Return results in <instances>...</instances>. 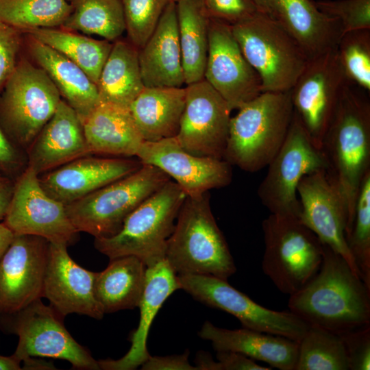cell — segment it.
Here are the masks:
<instances>
[{"instance_id":"6da1fadb","label":"cell","mask_w":370,"mask_h":370,"mask_svg":"<svg viewBox=\"0 0 370 370\" xmlns=\"http://www.w3.org/2000/svg\"><path fill=\"white\" fill-rule=\"evenodd\" d=\"M288 306L308 325L340 334L370 325V287L341 255L323 244L318 272L290 295Z\"/></svg>"},{"instance_id":"7a4b0ae2","label":"cell","mask_w":370,"mask_h":370,"mask_svg":"<svg viewBox=\"0 0 370 370\" xmlns=\"http://www.w3.org/2000/svg\"><path fill=\"white\" fill-rule=\"evenodd\" d=\"M321 151L326 161L325 172L346 206L347 237L359 188L370 171V103L351 83L342 90Z\"/></svg>"},{"instance_id":"3957f363","label":"cell","mask_w":370,"mask_h":370,"mask_svg":"<svg viewBox=\"0 0 370 370\" xmlns=\"http://www.w3.org/2000/svg\"><path fill=\"white\" fill-rule=\"evenodd\" d=\"M209 192L186 196L166 241L165 259L178 275H210L227 280L236 267L212 212Z\"/></svg>"},{"instance_id":"277c9868","label":"cell","mask_w":370,"mask_h":370,"mask_svg":"<svg viewBox=\"0 0 370 370\" xmlns=\"http://www.w3.org/2000/svg\"><path fill=\"white\" fill-rule=\"evenodd\" d=\"M293 112L291 90L261 92L231 117L223 159L247 172L267 166L286 137Z\"/></svg>"},{"instance_id":"5b68a950","label":"cell","mask_w":370,"mask_h":370,"mask_svg":"<svg viewBox=\"0 0 370 370\" xmlns=\"http://www.w3.org/2000/svg\"><path fill=\"white\" fill-rule=\"evenodd\" d=\"M186 197L170 180L130 214L119 232L95 238V247L110 259L135 256L147 267L165 258L166 241Z\"/></svg>"},{"instance_id":"8992f818","label":"cell","mask_w":370,"mask_h":370,"mask_svg":"<svg viewBox=\"0 0 370 370\" xmlns=\"http://www.w3.org/2000/svg\"><path fill=\"white\" fill-rule=\"evenodd\" d=\"M231 28L244 56L260 77L262 92L291 90L308 59L282 25L258 12Z\"/></svg>"},{"instance_id":"52a82bcc","label":"cell","mask_w":370,"mask_h":370,"mask_svg":"<svg viewBox=\"0 0 370 370\" xmlns=\"http://www.w3.org/2000/svg\"><path fill=\"white\" fill-rule=\"evenodd\" d=\"M262 229V271L280 292L291 295L318 272L323 243L296 216L270 213Z\"/></svg>"},{"instance_id":"ba28073f","label":"cell","mask_w":370,"mask_h":370,"mask_svg":"<svg viewBox=\"0 0 370 370\" xmlns=\"http://www.w3.org/2000/svg\"><path fill=\"white\" fill-rule=\"evenodd\" d=\"M170 180L158 167L142 164L134 173L65 205L66 213L78 232L110 237L133 210Z\"/></svg>"},{"instance_id":"9c48e42d","label":"cell","mask_w":370,"mask_h":370,"mask_svg":"<svg viewBox=\"0 0 370 370\" xmlns=\"http://www.w3.org/2000/svg\"><path fill=\"white\" fill-rule=\"evenodd\" d=\"M61 99L46 72L21 58L0 92V125L16 146L27 151Z\"/></svg>"},{"instance_id":"30bf717a","label":"cell","mask_w":370,"mask_h":370,"mask_svg":"<svg viewBox=\"0 0 370 370\" xmlns=\"http://www.w3.org/2000/svg\"><path fill=\"white\" fill-rule=\"evenodd\" d=\"M61 317L41 299L10 313H0V329L18 336L12 354L21 363L32 357L64 360L73 369H101L90 352L71 335Z\"/></svg>"},{"instance_id":"8fae6325","label":"cell","mask_w":370,"mask_h":370,"mask_svg":"<svg viewBox=\"0 0 370 370\" xmlns=\"http://www.w3.org/2000/svg\"><path fill=\"white\" fill-rule=\"evenodd\" d=\"M267 167L258 188L262 204L270 213L299 217L298 184L310 173L326 170L327 164L322 151L314 145L294 112L286 137Z\"/></svg>"},{"instance_id":"7c38bea8","label":"cell","mask_w":370,"mask_h":370,"mask_svg":"<svg viewBox=\"0 0 370 370\" xmlns=\"http://www.w3.org/2000/svg\"><path fill=\"white\" fill-rule=\"evenodd\" d=\"M178 280L181 289L195 300L234 316L243 328L297 342L309 328L291 311H276L259 305L232 286L227 280L210 275L196 274L180 275Z\"/></svg>"},{"instance_id":"4fadbf2b","label":"cell","mask_w":370,"mask_h":370,"mask_svg":"<svg viewBox=\"0 0 370 370\" xmlns=\"http://www.w3.org/2000/svg\"><path fill=\"white\" fill-rule=\"evenodd\" d=\"M349 83L336 47L308 60L291 90L294 113L319 149L342 90Z\"/></svg>"},{"instance_id":"5bb4252c","label":"cell","mask_w":370,"mask_h":370,"mask_svg":"<svg viewBox=\"0 0 370 370\" xmlns=\"http://www.w3.org/2000/svg\"><path fill=\"white\" fill-rule=\"evenodd\" d=\"M3 222L14 234L38 236L50 243L68 246L79 233L68 217L65 205L45 191L38 174L29 166L14 182Z\"/></svg>"},{"instance_id":"9a60e30c","label":"cell","mask_w":370,"mask_h":370,"mask_svg":"<svg viewBox=\"0 0 370 370\" xmlns=\"http://www.w3.org/2000/svg\"><path fill=\"white\" fill-rule=\"evenodd\" d=\"M185 90L177 140L194 155L223 159L232 110L205 79L186 85Z\"/></svg>"},{"instance_id":"2e32d148","label":"cell","mask_w":370,"mask_h":370,"mask_svg":"<svg viewBox=\"0 0 370 370\" xmlns=\"http://www.w3.org/2000/svg\"><path fill=\"white\" fill-rule=\"evenodd\" d=\"M208 40L204 79L232 111L238 110L262 92L260 77L244 56L230 24L210 18Z\"/></svg>"},{"instance_id":"e0dca14e","label":"cell","mask_w":370,"mask_h":370,"mask_svg":"<svg viewBox=\"0 0 370 370\" xmlns=\"http://www.w3.org/2000/svg\"><path fill=\"white\" fill-rule=\"evenodd\" d=\"M136 157L173 179L186 196L225 187L232 180V165L226 160L190 153L175 137L144 141Z\"/></svg>"},{"instance_id":"ac0fdd59","label":"cell","mask_w":370,"mask_h":370,"mask_svg":"<svg viewBox=\"0 0 370 370\" xmlns=\"http://www.w3.org/2000/svg\"><path fill=\"white\" fill-rule=\"evenodd\" d=\"M49 245L38 236L14 234L0 259V313L42 297Z\"/></svg>"},{"instance_id":"d6986e66","label":"cell","mask_w":370,"mask_h":370,"mask_svg":"<svg viewBox=\"0 0 370 370\" xmlns=\"http://www.w3.org/2000/svg\"><path fill=\"white\" fill-rule=\"evenodd\" d=\"M297 193L300 204V221L323 244L341 255L360 278L346 241V206L325 170L304 176L298 184Z\"/></svg>"},{"instance_id":"ffe728a7","label":"cell","mask_w":370,"mask_h":370,"mask_svg":"<svg viewBox=\"0 0 370 370\" xmlns=\"http://www.w3.org/2000/svg\"><path fill=\"white\" fill-rule=\"evenodd\" d=\"M67 247L49 242L42 297L63 318L75 313L101 319L104 312L94 289L96 273L75 262Z\"/></svg>"},{"instance_id":"44dd1931","label":"cell","mask_w":370,"mask_h":370,"mask_svg":"<svg viewBox=\"0 0 370 370\" xmlns=\"http://www.w3.org/2000/svg\"><path fill=\"white\" fill-rule=\"evenodd\" d=\"M141 166L138 158L86 156L39 175V181L49 196L67 205L134 173Z\"/></svg>"},{"instance_id":"7402d4cb","label":"cell","mask_w":370,"mask_h":370,"mask_svg":"<svg viewBox=\"0 0 370 370\" xmlns=\"http://www.w3.org/2000/svg\"><path fill=\"white\" fill-rule=\"evenodd\" d=\"M26 153L27 166L38 175L90 154L82 123L64 100L61 99Z\"/></svg>"},{"instance_id":"603a6c76","label":"cell","mask_w":370,"mask_h":370,"mask_svg":"<svg viewBox=\"0 0 370 370\" xmlns=\"http://www.w3.org/2000/svg\"><path fill=\"white\" fill-rule=\"evenodd\" d=\"M179 289L178 275L165 258L147 267L145 286L138 306L140 319L131 336L130 348L118 360H98L101 369L134 370L149 358L147 341L153 321L164 301Z\"/></svg>"},{"instance_id":"cb8c5ba5","label":"cell","mask_w":370,"mask_h":370,"mask_svg":"<svg viewBox=\"0 0 370 370\" xmlns=\"http://www.w3.org/2000/svg\"><path fill=\"white\" fill-rule=\"evenodd\" d=\"M138 61L145 87L185 85L176 3L166 5L154 31L138 49Z\"/></svg>"},{"instance_id":"d4e9b609","label":"cell","mask_w":370,"mask_h":370,"mask_svg":"<svg viewBox=\"0 0 370 370\" xmlns=\"http://www.w3.org/2000/svg\"><path fill=\"white\" fill-rule=\"evenodd\" d=\"M198 336L211 343L216 352L231 351L264 362L280 370H294L299 342L243 328L229 330L206 321Z\"/></svg>"},{"instance_id":"484cf974","label":"cell","mask_w":370,"mask_h":370,"mask_svg":"<svg viewBox=\"0 0 370 370\" xmlns=\"http://www.w3.org/2000/svg\"><path fill=\"white\" fill-rule=\"evenodd\" d=\"M273 17L299 45L308 60L336 47L340 23L323 14L312 0H271Z\"/></svg>"},{"instance_id":"4316f807","label":"cell","mask_w":370,"mask_h":370,"mask_svg":"<svg viewBox=\"0 0 370 370\" xmlns=\"http://www.w3.org/2000/svg\"><path fill=\"white\" fill-rule=\"evenodd\" d=\"M90 153L136 156L144 140L130 108L101 101L82 122Z\"/></svg>"},{"instance_id":"83f0119b","label":"cell","mask_w":370,"mask_h":370,"mask_svg":"<svg viewBox=\"0 0 370 370\" xmlns=\"http://www.w3.org/2000/svg\"><path fill=\"white\" fill-rule=\"evenodd\" d=\"M31 53L52 80L82 123L101 102L97 85L76 64L50 47L31 38Z\"/></svg>"},{"instance_id":"f1b7e54d","label":"cell","mask_w":370,"mask_h":370,"mask_svg":"<svg viewBox=\"0 0 370 370\" xmlns=\"http://www.w3.org/2000/svg\"><path fill=\"white\" fill-rule=\"evenodd\" d=\"M185 97V87L144 88L129 108L144 141L177 136Z\"/></svg>"},{"instance_id":"f546056e","label":"cell","mask_w":370,"mask_h":370,"mask_svg":"<svg viewBox=\"0 0 370 370\" xmlns=\"http://www.w3.org/2000/svg\"><path fill=\"white\" fill-rule=\"evenodd\" d=\"M147 266L135 256L110 259L107 267L96 272L94 289L104 314L138 306Z\"/></svg>"},{"instance_id":"4dcf8cb0","label":"cell","mask_w":370,"mask_h":370,"mask_svg":"<svg viewBox=\"0 0 370 370\" xmlns=\"http://www.w3.org/2000/svg\"><path fill=\"white\" fill-rule=\"evenodd\" d=\"M100 100L130 108L144 89L138 49L129 40L112 42L97 84Z\"/></svg>"},{"instance_id":"1f68e13d","label":"cell","mask_w":370,"mask_h":370,"mask_svg":"<svg viewBox=\"0 0 370 370\" xmlns=\"http://www.w3.org/2000/svg\"><path fill=\"white\" fill-rule=\"evenodd\" d=\"M177 27L185 85L204 79L210 18L196 0L176 3Z\"/></svg>"},{"instance_id":"d6a6232c","label":"cell","mask_w":370,"mask_h":370,"mask_svg":"<svg viewBox=\"0 0 370 370\" xmlns=\"http://www.w3.org/2000/svg\"><path fill=\"white\" fill-rule=\"evenodd\" d=\"M23 33L57 51L79 66L97 85L112 43L63 28H34Z\"/></svg>"},{"instance_id":"836d02e7","label":"cell","mask_w":370,"mask_h":370,"mask_svg":"<svg viewBox=\"0 0 370 370\" xmlns=\"http://www.w3.org/2000/svg\"><path fill=\"white\" fill-rule=\"evenodd\" d=\"M72 10L61 28L114 42L125 31L121 0H66Z\"/></svg>"},{"instance_id":"e575fe53","label":"cell","mask_w":370,"mask_h":370,"mask_svg":"<svg viewBox=\"0 0 370 370\" xmlns=\"http://www.w3.org/2000/svg\"><path fill=\"white\" fill-rule=\"evenodd\" d=\"M71 10L66 0H0V22L21 33L61 27Z\"/></svg>"},{"instance_id":"d590c367","label":"cell","mask_w":370,"mask_h":370,"mask_svg":"<svg viewBox=\"0 0 370 370\" xmlns=\"http://www.w3.org/2000/svg\"><path fill=\"white\" fill-rule=\"evenodd\" d=\"M294 370H349L341 336L317 326L309 325L299 341Z\"/></svg>"},{"instance_id":"8d00e7d4","label":"cell","mask_w":370,"mask_h":370,"mask_svg":"<svg viewBox=\"0 0 370 370\" xmlns=\"http://www.w3.org/2000/svg\"><path fill=\"white\" fill-rule=\"evenodd\" d=\"M346 241L360 278L370 287V171L365 175L359 188L354 219Z\"/></svg>"},{"instance_id":"74e56055","label":"cell","mask_w":370,"mask_h":370,"mask_svg":"<svg viewBox=\"0 0 370 370\" xmlns=\"http://www.w3.org/2000/svg\"><path fill=\"white\" fill-rule=\"evenodd\" d=\"M340 64L349 82L370 91V29L347 32L336 45Z\"/></svg>"},{"instance_id":"f35d334b","label":"cell","mask_w":370,"mask_h":370,"mask_svg":"<svg viewBox=\"0 0 370 370\" xmlns=\"http://www.w3.org/2000/svg\"><path fill=\"white\" fill-rule=\"evenodd\" d=\"M169 0H121L128 40L142 47L156 27Z\"/></svg>"},{"instance_id":"ab89813d","label":"cell","mask_w":370,"mask_h":370,"mask_svg":"<svg viewBox=\"0 0 370 370\" xmlns=\"http://www.w3.org/2000/svg\"><path fill=\"white\" fill-rule=\"evenodd\" d=\"M314 3L323 14L340 23L342 35L370 29V0H318Z\"/></svg>"},{"instance_id":"60d3db41","label":"cell","mask_w":370,"mask_h":370,"mask_svg":"<svg viewBox=\"0 0 370 370\" xmlns=\"http://www.w3.org/2000/svg\"><path fill=\"white\" fill-rule=\"evenodd\" d=\"M203 8L209 18L231 25L246 20L259 12L252 0H204Z\"/></svg>"},{"instance_id":"b9f144b4","label":"cell","mask_w":370,"mask_h":370,"mask_svg":"<svg viewBox=\"0 0 370 370\" xmlns=\"http://www.w3.org/2000/svg\"><path fill=\"white\" fill-rule=\"evenodd\" d=\"M339 335L345 345L349 370H369L370 325Z\"/></svg>"},{"instance_id":"7bdbcfd3","label":"cell","mask_w":370,"mask_h":370,"mask_svg":"<svg viewBox=\"0 0 370 370\" xmlns=\"http://www.w3.org/2000/svg\"><path fill=\"white\" fill-rule=\"evenodd\" d=\"M21 34L0 22V92L19 60Z\"/></svg>"},{"instance_id":"ee69618b","label":"cell","mask_w":370,"mask_h":370,"mask_svg":"<svg viewBox=\"0 0 370 370\" xmlns=\"http://www.w3.org/2000/svg\"><path fill=\"white\" fill-rule=\"evenodd\" d=\"M18 148L0 125V171L10 177L18 172L21 173L26 168L25 162L27 164Z\"/></svg>"},{"instance_id":"f6af8a7d","label":"cell","mask_w":370,"mask_h":370,"mask_svg":"<svg viewBox=\"0 0 370 370\" xmlns=\"http://www.w3.org/2000/svg\"><path fill=\"white\" fill-rule=\"evenodd\" d=\"M189 351L180 355L149 356L140 366L142 370H197L188 361Z\"/></svg>"},{"instance_id":"bcb514c9","label":"cell","mask_w":370,"mask_h":370,"mask_svg":"<svg viewBox=\"0 0 370 370\" xmlns=\"http://www.w3.org/2000/svg\"><path fill=\"white\" fill-rule=\"evenodd\" d=\"M216 358L221 370H270L256 363L254 360L238 352L231 351L217 352Z\"/></svg>"},{"instance_id":"7dc6e473","label":"cell","mask_w":370,"mask_h":370,"mask_svg":"<svg viewBox=\"0 0 370 370\" xmlns=\"http://www.w3.org/2000/svg\"><path fill=\"white\" fill-rule=\"evenodd\" d=\"M14 187L10 176L0 171V221L6 214Z\"/></svg>"},{"instance_id":"c3c4849f","label":"cell","mask_w":370,"mask_h":370,"mask_svg":"<svg viewBox=\"0 0 370 370\" xmlns=\"http://www.w3.org/2000/svg\"><path fill=\"white\" fill-rule=\"evenodd\" d=\"M197 370H221L219 362H215L211 355L203 350L199 351L195 358Z\"/></svg>"},{"instance_id":"681fc988","label":"cell","mask_w":370,"mask_h":370,"mask_svg":"<svg viewBox=\"0 0 370 370\" xmlns=\"http://www.w3.org/2000/svg\"><path fill=\"white\" fill-rule=\"evenodd\" d=\"M14 234L4 224L0 223V259L14 238Z\"/></svg>"},{"instance_id":"f907efd6","label":"cell","mask_w":370,"mask_h":370,"mask_svg":"<svg viewBox=\"0 0 370 370\" xmlns=\"http://www.w3.org/2000/svg\"><path fill=\"white\" fill-rule=\"evenodd\" d=\"M22 369H56L54 365L45 360H38L32 357L23 361Z\"/></svg>"},{"instance_id":"816d5d0a","label":"cell","mask_w":370,"mask_h":370,"mask_svg":"<svg viewBox=\"0 0 370 370\" xmlns=\"http://www.w3.org/2000/svg\"><path fill=\"white\" fill-rule=\"evenodd\" d=\"M21 364L13 355L5 356L0 354V370H20L22 369Z\"/></svg>"},{"instance_id":"f5cc1de1","label":"cell","mask_w":370,"mask_h":370,"mask_svg":"<svg viewBox=\"0 0 370 370\" xmlns=\"http://www.w3.org/2000/svg\"><path fill=\"white\" fill-rule=\"evenodd\" d=\"M252 1L256 4L259 12L265 13L273 17L271 0H252Z\"/></svg>"},{"instance_id":"db71d44e","label":"cell","mask_w":370,"mask_h":370,"mask_svg":"<svg viewBox=\"0 0 370 370\" xmlns=\"http://www.w3.org/2000/svg\"><path fill=\"white\" fill-rule=\"evenodd\" d=\"M196 1L203 6V3L204 0H196Z\"/></svg>"},{"instance_id":"11a10c76","label":"cell","mask_w":370,"mask_h":370,"mask_svg":"<svg viewBox=\"0 0 370 370\" xmlns=\"http://www.w3.org/2000/svg\"><path fill=\"white\" fill-rule=\"evenodd\" d=\"M170 1H172V2H175V3H177L178 1L180 0H169Z\"/></svg>"}]
</instances>
